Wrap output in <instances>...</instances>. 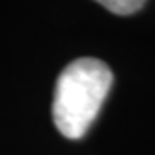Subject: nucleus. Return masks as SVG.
<instances>
[{
	"label": "nucleus",
	"mask_w": 155,
	"mask_h": 155,
	"mask_svg": "<svg viewBox=\"0 0 155 155\" xmlns=\"http://www.w3.org/2000/svg\"><path fill=\"white\" fill-rule=\"evenodd\" d=\"M114 82L110 68L97 58H77L54 86L52 120L65 138L79 140L92 127Z\"/></svg>",
	"instance_id": "f257e3e1"
},
{
	"label": "nucleus",
	"mask_w": 155,
	"mask_h": 155,
	"mask_svg": "<svg viewBox=\"0 0 155 155\" xmlns=\"http://www.w3.org/2000/svg\"><path fill=\"white\" fill-rule=\"evenodd\" d=\"M95 2H99L103 8L116 15H131L137 13L146 4V0H95Z\"/></svg>",
	"instance_id": "f03ea898"
}]
</instances>
